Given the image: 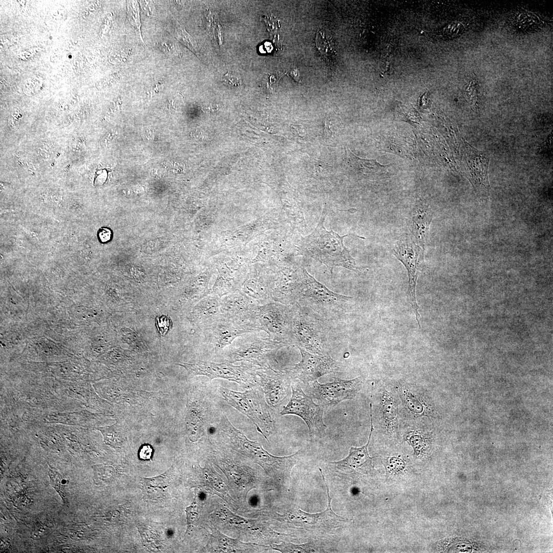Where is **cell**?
<instances>
[{
	"label": "cell",
	"mask_w": 553,
	"mask_h": 553,
	"mask_svg": "<svg viewBox=\"0 0 553 553\" xmlns=\"http://www.w3.org/2000/svg\"><path fill=\"white\" fill-rule=\"evenodd\" d=\"M326 211H323L315 230L304 237L302 248L304 253L325 264L332 275L335 266L345 267L359 272L364 267L358 266L355 260L344 246L343 239L348 235L340 236L332 230L327 231L324 227Z\"/></svg>",
	"instance_id": "obj_1"
},
{
	"label": "cell",
	"mask_w": 553,
	"mask_h": 553,
	"mask_svg": "<svg viewBox=\"0 0 553 553\" xmlns=\"http://www.w3.org/2000/svg\"><path fill=\"white\" fill-rule=\"evenodd\" d=\"M324 320L308 308L293 305L292 345L314 355H329L328 328Z\"/></svg>",
	"instance_id": "obj_2"
},
{
	"label": "cell",
	"mask_w": 553,
	"mask_h": 553,
	"mask_svg": "<svg viewBox=\"0 0 553 553\" xmlns=\"http://www.w3.org/2000/svg\"><path fill=\"white\" fill-rule=\"evenodd\" d=\"M302 272L303 289L297 304L310 309L324 320L340 316L353 297L333 292L304 268H302Z\"/></svg>",
	"instance_id": "obj_3"
},
{
	"label": "cell",
	"mask_w": 553,
	"mask_h": 553,
	"mask_svg": "<svg viewBox=\"0 0 553 553\" xmlns=\"http://www.w3.org/2000/svg\"><path fill=\"white\" fill-rule=\"evenodd\" d=\"M220 428L238 450L252 458L267 472H287L296 463L299 457L300 450L289 456L271 455L258 442L248 439L225 416L221 419Z\"/></svg>",
	"instance_id": "obj_4"
},
{
	"label": "cell",
	"mask_w": 553,
	"mask_h": 553,
	"mask_svg": "<svg viewBox=\"0 0 553 553\" xmlns=\"http://www.w3.org/2000/svg\"><path fill=\"white\" fill-rule=\"evenodd\" d=\"M224 399L232 407L248 417L258 431L267 439L275 428V422L269 405L256 390L243 392L220 388Z\"/></svg>",
	"instance_id": "obj_5"
},
{
	"label": "cell",
	"mask_w": 553,
	"mask_h": 553,
	"mask_svg": "<svg viewBox=\"0 0 553 553\" xmlns=\"http://www.w3.org/2000/svg\"><path fill=\"white\" fill-rule=\"evenodd\" d=\"M183 367L193 375H204L210 379L223 378L235 381L245 388H250L257 382L256 371L260 368L254 365L242 363L239 365L233 363H221L199 361L195 363H181Z\"/></svg>",
	"instance_id": "obj_6"
},
{
	"label": "cell",
	"mask_w": 553,
	"mask_h": 553,
	"mask_svg": "<svg viewBox=\"0 0 553 553\" xmlns=\"http://www.w3.org/2000/svg\"><path fill=\"white\" fill-rule=\"evenodd\" d=\"M293 305L271 302L259 306L256 323L273 341L292 345Z\"/></svg>",
	"instance_id": "obj_7"
},
{
	"label": "cell",
	"mask_w": 553,
	"mask_h": 553,
	"mask_svg": "<svg viewBox=\"0 0 553 553\" xmlns=\"http://www.w3.org/2000/svg\"><path fill=\"white\" fill-rule=\"evenodd\" d=\"M392 253L405 266L408 274V299L420 327V314L416 299V286L419 273L424 265V249L415 243L412 237L405 235L396 241Z\"/></svg>",
	"instance_id": "obj_8"
},
{
	"label": "cell",
	"mask_w": 553,
	"mask_h": 553,
	"mask_svg": "<svg viewBox=\"0 0 553 553\" xmlns=\"http://www.w3.org/2000/svg\"><path fill=\"white\" fill-rule=\"evenodd\" d=\"M243 341L241 344L230 347L226 354V362L242 361L260 368H269L270 363L273 360L277 351L286 346L269 337L254 336L246 338Z\"/></svg>",
	"instance_id": "obj_9"
},
{
	"label": "cell",
	"mask_w": 553,
	"mask_h": 553,
	"mask_svg": "<svg viewBox=\"0 0 553 553\" xmlns=\"http://www.w3.org/2000/svg\"><path fill=\"white\" fill-rule=\"evenodd\" d=\"M292 395L281 412L282 415H295L306 423L311 436H322L327 426L323 420L322 406L315 403L313 398L303 391L297 384L291 386Z\"/></svg>",
	"instance_id": "obj_10"
},
{
	"label": "cell",
	"mask_w": 553,
	"mask_h": 553,
	"mask_svg": "<svg viewBox=\"0 0 553 553\" xmlns=\"http://www.w3.org/2000/svg\"><path fill=\"white\" fill-rule=\"evenodd\" d=\"M361 377L350 380L334 377L332 382L319 383L317 380L307 385L313 398L316 399L322 406L333 407L341 402L354 398L363 386Z\"/></svg>",
	"instance_id": "obj_11"
},
{
	"label": "cell",
	"mask_w": 553,
	"mask_h": 553,
	"mask_svg": "<svg viewBox=\"0 0 553 553\" xmlns=\"http://www.w3.org/2000/svg\"><path fill=\"white\" fill-rule=\"evenodd\" d=\"M297 348L302 355L301 360L286 370L291 378L298 379L307 385L323 375L339 370L340 364L329 354L316 355Z\"/></svg>",
	"instance_id": "obj_12"
},
{
	"label": "cell",
	"mask_w": 553,
	"mask_h": 553,
	"mask_svg": "<svg viewBox=\"0 0 553 553\" xmlns=\"http://www.w3.org/2000/svg\"><path fill=\"white\" fill-rule=\"evenodd\" d=\"M260 306L243 291L237 290L221 298V317L240 324H256Z\"/></svg>",
	"instance_id": "obj_13"
},
{
	"label": "cell",
	"mask_w": 553,
	"mask_h": 553,
	"mask_svg": "<svg viewBox=\"0 0 553 553\" xmlns=\"http://www.w3.org/2000/svg\"><path fill=\"white\" fill-rule=\"evenodd\" d=\"M256 374L259 377L258 384L265 394L269 406L276 407L281 405L289 393L291 378L289 375L271 367L258 369Z\"/></svg>",
	"instance_id": "obj_14"
},
{
	"label": "cell",
	"mask_w": 553,
	"mask_h": 553,
	"mask_svg": "<svg viewBox=\"0 0 553 553\" xmlns=\"http://www.w3.org/2000/svg\"><path fill=\"white\" fill-rule=\"evenodd\" d=\"M205 331L211 347L217 352L231 344L237 337L260 330L255 324H240L221 317Z\"/></svg>",
	"instance_id": "obj_15"
},
{
	"label": "cell",
	"mask_w": 553,
	"mask_h": 553,
	"mask_svg": "<svg viewBox=\"0 0 553 553\" xmlns=\"http://www.w3.org/2000/svg\"><path fill=\"white\" fill-rule=\"evenodd\" d=\"M319 470L327 488L328 500L327 507L325 511L316 514H309L299 509L295 517V523L303 528L327 531L338 526L341 522H344L345 519L335 514L331 509L332 499L329 495V487L321 469Z\"/></svg>",
	"instance_id": "obj_16"
},
{
	"label": "cell",
	"mask_w": 553,
	"mask_h": 553,
	"mask_svg": "<svg viewBox=\"0 0 553 553\" xmlns=\"http://www.w3.org/2000/svg\"><path fill=\"white\" fill-rule=\"evenodd\" d=\"M370 407L371 430L367 443L360 447H351L348 455L343 459L338 461L329 462L334 468L341 471H355L365 474L372 472L374 470L372 464V458L370 456L368 449L374 430L372 403L370 404Z\"/></svg>",
	"instance_id": "obj_17"
},
{
	"label": "cell",
	"mask_w": 553,
	"mask_h": 553,
	"mask_svg": "<svg viewBox=\"0 0 553 553\" xmlns=\"http://www.w3.org/2000/svg\"><path fill=\"white\" fill-rule=\"evenodd\" d=\"M433 214L428 206L417 205L413 211L411 226L412 238L416 244L424 248L429 242V226Z\"/></svg>",
	"instance_id": "obj_18"
},
{
	"label": "cell",
	"mask_w": 553,
	"mask_h": 553,
	"mask_svg": "<svg viewBox=\"0 0 553 553\" xmlns=\"http://www.w3.org/2000/svg\"><path fill=\"white\" fill-rule=\"evenodd\" d=\"M221 298L210 293L196 306L194 316L199 323L207 329L221 318L220 307Z\"/></svg>",
	"instance_id": "obj_19"
},
{
	"label": "cell",
	"mask_w": 553,
	"mask_h": 553,
	"mask_svg": "<svg viewBox=\"0 0 553 553\" xmlns=\"http://www.w3.org/2000/svg\"><path fill=\"white\" fill-rule=\"evenodd\" d=\"M170 472L166 471L162 474L152 478H142L141 479V489L144 497L151 500H156L165 496L166 490L169 484Z\"/></svg>",
	"instance_id": "obj_20"
},
{
	"label": "cell",
	"mask_w": 553,
	"mask_h": 553,
	"mask_svg": "<svg viewBox=\"0 0 553 553\" xmlns=\"http://www.w3.org/2000/svg\"><path fill=\"white\" fill-rule=\"evenodd\" d=\"M349 161L356 172L369 176L386 177L390 165H383L375 159H367L356 156L349 150Z\"/></svg>",
	"instance_id": "obj_21"
},
{
	"label": "cell",
	"mask_w": 553,
	"mask_h": 553,
	"mask_svg": "<svg viewBox=\"0 0 553 553\" xmlns=\"http://www.w3.org/2000/svg\"><path fill=\"white\" fill-rule=\"evenodd\" d=\"M203 424L201 411L195 406H190L186 417V427L192 439L200 437L203 433Z\"/></svg>",
	"instance_id": "obj_22"
},
{
	"label": "cell",
	"mask_w": 553,
	"mask_h": 553,
	"mask_svg": "<svg viewBox=\"0 0 553 553\" xmlns=\"http://www.w3.org/2000/svg\"><path fill=\"white\" fill-rule=\"evenodd\" d=\"M380 406L386 426L388 428H395L397 424V407L392 398L387 392L381 397Z\"/></svg>",
	"instance_id": "obj_23"
},
{
	"label": "cell",
	"mask_w": 553,
	"mask_h": 553,
	"mask_svg": "<svg viewBox=\"0 0 553 553\" xmlns=\"http://www.w3.org/2000/svg\"><path fill=\"white\" fill-rule=\"evenodd\" d=\"M315 45L320 54L325 58L331 57L335 52V45L329 32L322 30L316 33Z\"/></svg>",
	"instance_id": "obj_24"
},
{
	"label": "cell",
	"mask_w": 553,
	"mask_h": 553,
	"mask_svg": "<svg viewBox=\"0 0 553 553\" xmlns=\"http://www.w3.org/2000/svg\"><path fill=\"white\" fill-rule=\"evenodd\" d=\"M116 472L110 466H96L94 472V480L96 484H102L111 481Z\"/></svg>",
	"instance_id": "obj_25"
},
{
	"label": "cell",
	"mask_w": 553,
	"mask_h": 553,
	"mask_svg": "<svg viewBox=\"0 0 553 553\" xmlns=\"http://www.w3.org/2000/svg\"><path fill=\"white\" fill-rule=\"evenodd\" d=\"M127 11L130 23L135 27L140 38L143 41L141 34L139 7L137 1L127 2Z\"/></svg>",
	"instance_id": "obj_26"
},
{
	"label": "cell",
	"mask_w": 553,
	"mask_h": 553,
	"mask_svg": "<svg viewBox=\"0 0 553 553\" xmlns=\"http://www.w3.org/2000/svg\"><path fill=\"white\" fill-rule=\"evenodd\" d=\"M212 536L216 539L215 542L217 544V548L227 550L228 551L235 550V548L238 546L237 540L229 538L223 535L217 530L212 529Z\"/></svg>",
	"instance_id": "obj_27"
},
{
	"label": "cell",
	"mask_w": 553,
	"mask_h": 553,
	"mask_svg": "<svg viewBox=\"0 0 553 553\" xmlns=\"http://www.w3.org/2000/svg\"><path fill=\"white\" fill-rule=\"evenodd\" d=\"M174 34L175 36L183 44L187 46L194 52L197 51V47L196 42L192 37L186 32L185 29L176 21L174 23Z\"/></svg>",
	"instance_id": "obj_28"
},
{
	"label": "cell",
	"mask_w": 553,
	"mask_h": 553,
	"mask_svg": "<svg viewBox=\"0 0 553 553\" xmlns=\"http://www.w3.org/2000/svg\"><path fill=\"white\" fill-rule=\"evenodd\" d=\"M272 548L282 552H310L315 551L311 549L309 543L304 544H293L290 543H283L281 544H273Z\"/></svg>",
	"instance_id": "obj_29"
},
{
	"label": "cell",
	"mask_w": 553,
	"mask_h": 553,
	"mask_svg": "<svg viewBox=\"0 0 553 553\" xmlns=\"http://www.w3.org/2000/svg\"><path fill=\"white\" fill-rule=\"evenodd\" d=\"M385 466L386 476L388 478L402 472L405 469L406 464L402 459L396 457H392L387 458Z\"/></svg>",
	"instance_id": "obj_30"
},
{
	"label": "cell",
	"mask_w": 553,
	"mask_h": 553,
	"mask_svg": "<svg viewBox=\"0 0 553 553\" xmlns=\"http://www.w3.org/2000/svg\"><path fill=\"white\" fill-rule=\"evenodd\" d=\"M49 476L52 486L59 493L63 500H65L66 495L63 490L62 485L65 484V480L61 478V476L54 469H49Z\"/></svg>",
	"instance_id": "obj_31"
},
{
	"label": "cell",
	"mask_w": 553,
	"mask_h": 553,
	"mask_svg": "<svg viewBox=\"0 0 553 553\" xmlns=\"http://www.w3.org/2000/svg\"><path fill=\"white\" fill-rule=\"evenodd\" d=\"M404 400L408 408L413 413L417 414L423 413V406L412 393H406L404 395Z\"/></svg>",
	"instance_id": "obj_32"
},
{
	"label": "cell",
	"mask_w": 553,
	"mask_h": 553,
	"mask_svg": "<svg viewBox=\"0 0 553 553\" xmlns=\"http://www.w3.org/2000/svg\"><path fill=\"white\" fill-rule=\"evenodd\" d=\"M185 512L186 514L187 523V531H188L190 529H191L192 527L195 523L198 516L197 505L196 504L195 499H194L192 504L186 508Z\"/></svg>",
	"instance_id": "obj_33"
},
{
	"label": "cell",
	"mask_w": 553,
	"mask_h": 553,
	"mask_svg": "<svg viewBox=\"0 0 553 553\" xmlns=\"http://www.w3.org/2000/svg\"><path fill=\"white\" fill-rule=\"evenodd\" d=\"M409 440L410 444L413 448L415 454L416 455H419L425 446L423 438L419 435H413L410 437Z\"/></svg>",
	"instance_id": "obj_34"
},
{
	"label": "cell",
	"mask_w": 553,
	"mask_h": 553,
	"mask_svg": "<svg viewBox=\"0 0 553 553\" xmlns=\"http://www.w3.org/2000/svg\"><path fill=\"white\" fill-rule=\"evenodd\" d=\"M156 323L158 330L162 335H164L168 331L170 326L171 321L169 318L164 315L157 316Z\"/></svg>",
	"instance_id": "obj_35"
},
{
	"label": "cell",
	"mask_w": 553,
	"mask_h": 553,
	"mask_svg": "<svg viewBox=\"0 0 553 553\" xmlns=\"http://www.w3.org/2000/svg\"><path fill=\"white\" fill-rule=\"evenodd\" d=\"M223 81L229 86L237 87L241 84V77L236 73L228 72L223 76Z\"/></svg>",
	"instance_id": "obj_36"
},
{
	"label": "cell",
	"mask_w": 553,
	"mask_h": 553,
	"mask_svg": "<svg viewBox=\"0 0 553 553\" xmlns=\"http://www.w3.org/2000/svg\"><path fill=\"white\" fill-rule=\"evenodd\" d=\"M159 48L165 54L169 55H178L177 50L173 42L162 41L159 43Z\"/></svg>",
	"instance_id": "obj_37"
},
{
	"label": "cell",
	"mask_w": 553,
	"mask_h": 553,
	"mask_svg": "<svg viewBox=\"0 0 553 553\" xmlns=\"http://www.w3.org/2000/svg\"><path fill=\"white\" fill-rule=\"evenodd\" d=\"M37 152L40 156L44 159L48 160L52 157L51 148L45 142H42L38 145Z\"/></svg>",
	"instance_id": "obj_38"
},
{
	"label": "cell",
	"mask_w": 553,
	"mask_h": 553,
	"mask_svg": "<svg viewBox=\"0 0 553 553\" xmlns=\"http://www.w3.org/2000/svg\"><path fill=\"white\" fill-rule=\"evenodd\" d=\"M98 238L101 243H107L111 239L112 231L108 228H101L98 230Z\"/></svg>",
	"instance_id": "obj_39"
},
{
	"label": "cell",
	"mask_w": 553,
	"mask_h": 553,
	"mask_svg": "<svg viewBox=\"0 0 553 553\" xmlns=\"http://www.w3.org/2000/svg\"><path fill=\"white\" fill-rule=\"evenodd\" d=\"M153 449L150 445H144L140 449L139 456L140 459L148 460L151 458Z\"/></svg>",
	"instance_id": "obj_40"
},
{
	"label": "cell",
	"mask_w": 553,
	"mask_h": 553,
	"mask_svg": "<svg viewBox=\"0 0 553 553\" xmlns=\"http://www.w3.org/2000/svg\"><path fill=\"white\" fill-rule=\"evenodd\" d=\"M143 12L145 15L151 16L154 14L155 7L152 1H140Z\"/></svg>",
	"instance_id": "obj_41"
},
{
	"label": "cell",
	"mask_w": 553,
	"mask_h": 553,
	"mask_svg": "<svg viewBox=\"0 0 553 553\" xmlns=\"http://www.w3.org/2000/svg\"><path fill=\"white\" fill-rule=\"evenodd\" d=\"M19 117H20L19 112L18 111L14 110L8 119L9 126L12 129H15L18 125Z\"/></svg>",
	"instance_id": "obj_42"
},
{
	"label": "cell",
	"mask_w": 553,
	"mask_h": 553,
	"mask_svg": "<svg viewBox=\"0 0 553 553\" xmlns=\"http://www.w3.org/2000/svg\"><path fill=\"white\" fill-rule=\"evenodd\" d=\"M87 532V530H85L84 528L80 527H74L70 529V534L72 535V537L76 538V539L80 540L84 538Z\"/></svg>",
	"instance_id": "obj_43"
},
{
	"label": "cell",
	"mask_w": 553,
	"mask_h": 553,
	"mask_svg": "<svg viewBox=\"0 0 553 553\" xmlns=\"http://www.w3.org/2000/svg\"><path fill=\"white\" fill-rule=\"evenodd\" d=\"M210 432H211V433H214V432H215V428H214V427H211V428H210Z\"/></svg>",
	"instance_id": "obj_44"
}]
</instances>
